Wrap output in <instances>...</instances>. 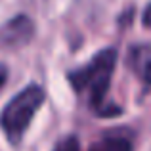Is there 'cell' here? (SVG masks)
<instances>
[{
	"label": "cell",
	"instance_id": "cell-6",
	"mask_svg": "<svg viewBox=\"0 0 151 151\" xmlns=\"http://www.w3.org/2000/svg\"><path fill=\"white\" fill-rule=\"evenodd\" d=\"M54 151H78V140L75 136H69V138L59 142L54 147Z\"/></svg>",
	"mask_w": 151,
	"mask_h": 151
},
{
	"label": "cell",
	"instance_id": "cell-1",
	"mask_svg": "<svg viewBox=\"0 0 151 151\" xmlns=\"http://www.w3.org/2000/svg\"><path fill=\"white\" fill-rule=\"evenodd\" d=\"M115 63H117V52L113 48H105L98 52L92 58L88 65L75 69L69 73V82L78 94L86 92L88 101L94 109L101 113L103 111V101H105L107 90L111 84V75H113Z\"/></svg>",
	"mask_w": 151,
	"mask_h": 151
},
{
	"label": "cell",
	"instance_id": "cell-4",
	"mask_svg": "<svg viewBox=\"0 0 151 151\" xmlns=\"http://www.w3.org/2000/svg\"><path fill=\"white\" fill-rule=\"evenodd\" d=\"M128 67L142 78L145 92L151 90V48L147 44H136L128 52Z\"/></svg>",
	"mask_w": 151,
	"mask_h": 151
},
{
	"label": "cell",
	"instance_id": "cell-7",
	"mask_svg": "<svg viewBox=\"0 0 151 151\" xmlns=\"http://www.w3.org/2000/svg\"><path fill=\"white\" fill-rule=\"evenodd\" d=\"M142 23H144V27L151 29V2L147 4V8L144 10V15H142Z\"/></svg>",
	"mask_w": 151,
	"mask_h": 151
},
{
	"label": "cell",
	"instance_id": "cell-5",
	"mask_svg": "<svg viewBox=\"0 0 151 151\" xmlns=\"http://www.w3.org/2000/svg\"><path fill=\"white\" fill-rule=\"evenodd\" d=\"M90 151H132V144L124 136H105L98 140Z\"/></svg>",
	"mask_w": 151,
	"mask_h": 151
},
{
	"label": "cell",
	"instance_id": "cell-2",
	"mask_svg": "<svg viewBox=\"0 0 151 151\" xmlns=\"http://www.w3.org/2000/svg\"><path fill=\"white\" fill-rule=\"evenodd\" d=\"M44 98L46 94L42 86L29 84L6 103L0 113V128L10 144L15 145L23 140V134L27 132L33 117L44 103Z\"/></svg>",
	"mask_w": 151,
	"mask_h": 151
},
{
	"label": "cell",
	"instance_id": "cell-3",
	"mask_svg": "<svg viewBox=\"0 0 151 151\" xmlns=\"http://www.w3.org/2000/svg\"><path fill=\"white\" fill-rule=\"evenodd\" d=\"M35 37V23L27 15H15L0 27V42L6 46H25Z\"/></svg>",
	"mask_w": 151,
	"mask_h": 151
},
{
	"label": "cell",
	"instance_id": "cell-8",
	"mask_svg": "<svg viewBox=\"0 0 151 151\" xmlns=\"http://www.w3.org/2000/svg\"><path fill=\"white\" fill-rule=\"evenodd\" d=\"M6 81H8V69H6V65L0 63V88L6 84Z\"/></svg>",
	"mask_w": 151,
	"mask_h": 151
}]
</instances>
